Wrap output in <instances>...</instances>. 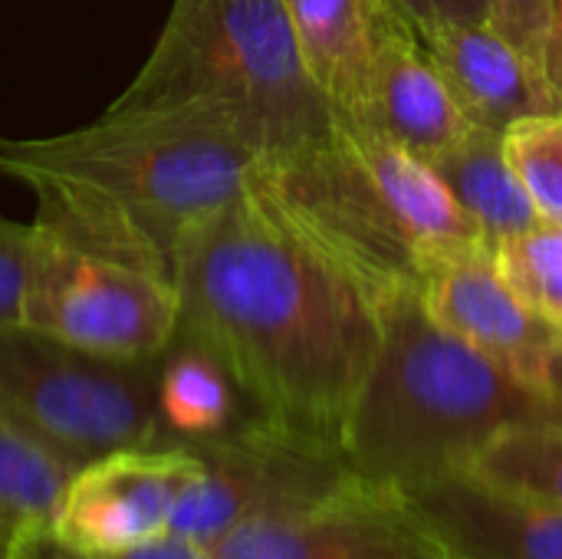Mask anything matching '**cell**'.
I'll return each mask as SVG.
<instances>
[{"mask_svg":"<svg viewBox=\"0 0 562 559\" xmlns=\"http://www.w3.org/2000/svg\"><path fill=\"white\" fill-rule=\"evenodd\" d=\"M191 448L201 455V471L184 491L168 534L201 547L217 544L263 511L313 501L349 474L339 451L260 415L237 422L217 438L191 441Z\"/></svg>","mask_w":562,"mask_h":559,"instance_id":"cell-9","label":"cell"},{"mask_svg":"<svg viewBox=\"0 0 562 559\" xmlns=\"http://www.w3.org/2000/svg\"><path fill=\"white\" fill-rule=\"evenodd\" d=\"M23 559H214V554L201 544H191L184 537H158L151 544L142 547H128V550H115V554H76L59 547L49 534L40 537H26L23 540Z\"/></svg>","mask_w":562,"mask_h":559,"instance_id":"cell-23","label":"cell"},{"mask_svg":"<svg viewBox=\"0 0 562 559\" xmlns=\"http://www.w3.org/2000/svg\"><path fill=\"white\" fill-rule=\"evenodd\" d=\"M0 559H23V537L0 521Z\"/></svg>","mask_w":562,"mask_h":559,"instance_id":"cell-26","label":"cell"},{"mask_svg":"<svg viewBox=\"0 0 562 559\" xmlns=\"http://www.w3.org/2000/svg\"><path fill=\"white\" fill-rule=\"evenodd\" d=\"M254 188L372 300L395 287H422L425 264L339 119L323 142L263 161Z\"/></svg>","mask_w":562,"mask_h":559,"instance_id":"cell-6","label":"cell"},{"mask_svg":"<svg viewBox=\"0 0 562 559\" xmlns=\"http://www.w3.org/2000/svg\"><path fill=\"white\" fill-rule=\"evenodd\" d=\"M547 72H550V82H553V89L560 92L562 99V0H557V7H553V33H550Z\"/></svg>","mask_w":562,"mask_h":559,"instance_id":"cell-25","label":"cell"},{"mask_svg":"<svg viewBox=\"0 0 562 559\" xmlns=\"http://www.w3.org/2000/svg\"><path fill=\"white\" fill-rule=\"evenodd\" d=\"M349 122L379 128L425 161H435L474 128L408 23L385 36L372 66L366 105L359 119Z\"/></svg>","mask_w":562,"mask_h":559,"instance_id":"cell-13","label":"cell"},{"mask_svg":"<svg viewBox=\"0 0 562 559\" xmlns=\"http://www.w3.org/2000/svg\"><path fill=\"white\" fill-rule=\"evenodd\" d=\"M198 471L201 455L181 441H151L89 461L69 478L49 537L76 554H115L168 537Z\"/></svg>","mask_w":562,"mask_h":559,"instance_id":"cell-10","label":"cell"},{"mask_svg":"<svg viewBox=\"0 0 562 559\" xmlns=\"http://www.w3.org/2000/svg\"><path fill=\"white\" fill-rule=\"evenodd\" d=\"M263 161L234 122L198 109L109 105L76 132L0 138V175L36 198V231L168 280L188 231L237 201Z\"/></svg>","mask_w":562,"mask_h":559,"instance_id":"cell-2","label":"cell"},{"mask_svg":"<svg viewBox=\"0 0 562 559\" xmlns=\"http://www.w3.org/2000/svg\"><path fill=\"white\" fill-rule=\"evenodd\" d=\"M237 382L198 339L178 333L158 359V441H204L231 432L237 418Z\"/></svg>","mask_w":562,"mask_h":559,"instance_id":"cell-16","label":"cell"},{"mask_svg":"<svg viewBox=\"0 0 562 559\" xmlns=\"http://www.w3.org/2000/svg\"><path fill=\"white\" fill-rule=\"evenodd\" d=\"M122 109H198L234 122L263 155L323 142L336 112L310 79L283 0H175Z\"/></svg>","mask_w":562,"mask_h":559,"instance_id":"cell-4","label":"cell"},{"mask_svg":"<svg viewBox=\"0 0 562 559\" xmlns=\"http://www.w3.org/2000/svg\"><path fill=\"white\" fill-rule=\"evenodd\" d=\"M379 343L342 428L352 474L402 491L468 471L504 432L562 422V402L438 326L418 287L375 297Z\"/></svg>","mask_w":562,"mask_h":559,"instance_id":"cell-3","label":"cell"},{"mask_svg":"<svg viewBox=\"0 0 562 559\" xmlns=\"http://www.w3.org/2000/svg\"><path fill=\"white\" fill-rule=\"evenodd\" d=\"M178 333L207 346L254 415L342 455L379 343L372 293L250 185L178 250Z\"/></svg>","mask_w":562,"mask_h":559,"instance_id":"cell-1","label":"cell"},{"mask_svg":"<svg viewBox=\"0 0 562 559\" xmlns=\"http://www.w3.org/2000/svg\"><path fill=\"white\" fill-rule=\"evenodd\" d=\"M461 112L494 132L562 109L550 76L487 23H448L422 36Z\"/></svg>","mask_w":562,"mask_h":559,"instance_id":"cell-12","label":"cell"},{"mask_svg":"<svg viewBox=\"0 0 562 559\" xmlns=\"http://www.w3.org/2000/svg\"><path fill=\"white\" fill-rule=\"evenodd\" d=\"M33 224L0 221V329L20 326Z\"/></svg>","mask_w":562,"mask_h":559,"instance_id":"cell-22","label":"cell"},{"mask_svg":"<svg viewBox=\"0 0 562 559\" xmlns=\"http://www.w3.org/2000/svg\"><path fill=\"white\" fill-rule=\"evenodd\" d=\"M175 280L33 227L20 326L119 362H151L178 336Z\"/></svg>","mask_w":562,"mask_h":559,"instance_id":"cell-7","label":"cell"},{"mask_svg":"<svg viewBox=\"0 0 562 559\" xmlns=\"http://www.w3.org/2000/svg\"><path fill=\"white\" fill-rule=\"evenodd\" d=\"M507 287L557 333H562V227L537 224L491 247Z\"/></svg>","mask_w":562,"mask_h":559,"instance_id":"cell-19","label":"cell"},{"mask_svg":"<svg viewBox=\"0 0 562 559\" xmlns=\"http://www.w3.org/2000/svg\"><path fill=\"white\" fill-rule=\"evenodd\" d=\"M418 40L448 23H487V0H389Z\"/></svg>","mask_w":562,"mask_h":559,"instance_id":"cell-24","label":"cell"},{"mask_svg":"<svg viewBox=\"0 0 562 559\" xmlns=\"http://www.w3.org/2000/svg\"><path fill=\"white\" fill-rule=\"evenodd\" d=\"M428 165L445 178L461 208L477 221L491 247L510 234L540 224V214L507 158L504 132L474 125L458 145H451Z\"/></svg>","mask_w":562,"mask_h":559,"instance_id":"cell-15","label":"cell"},{"mask_svg":"<svg viewBox=\"0 0 562 559\" xmlns=\"http://www.w3.org/2000/svg\"><path fill=\"white\" fill-rule=\"evenodd\" d=\"M76 468L0 412V521L23 540L49 534Z\"/></svg>","mask_w":562,"mask_h":559,"instance_id":"cell-17","label":"cell"},{"mask_svg":"<svg viewBox=\"0 0 562 559\" xmlns=\"http://www.w3.org/2000/svg\"><path fill=\"white\" fill-rule=\"evenodd\" d=\"M468 471L491 484L562 507V422L504 432L474 458Z\"/></svg>","mask_w":562,"mask_h":559,"instance_id":"cell-18","label":"cell"},{"mask_svg":"<svg viewBox=\"0 0 562 559\" xmlns=\"http://www.w3.org/2000/svg\"><path fill=\"white\" fill-rule=\"evenodd\" d=\"M207 550L214 559H458L408 491L352 471L313 501L237 524Z\"/></svg>","mask_w":562,"mask_h":559,"instance_id":"cell-8","label":"cell"},{"mask_svg":"<svg viewBox=\"0 0 562 559\" xmlns=\"http://www.w3.org/2000/svg\"><path fill=\"white\" fill-rule=\"evenodd\" d=\"M0 412L82 468L158 441V359H102L10 326L0 329Z\"/></svg>","mask_w":562,"mask_h":559,"instance_id":"cell-5","label":"cell"},{"mask_svg":"<svg viewBox=\"0 0 562 559\" xmlns=\"http://www.w3.org/2000/svg\"><path fill=\"white\" fill-rule=\"evenodd\" d=\"M553 7H557V0H487V26H494L537 69L547 72Z\"/></svg>","mask_w":562,"mask_h":559,"instance_id":"cell-21","label":"cell"},{"mask_svg":"<svg viewBox=\"0 0 562 559\" xmlns=\"http://www.w3.org/2000/svg\"><path fill=\"white\" fill-rule=\"evenodd\" d=\"M458 559H562V507L471 471L408 488Z\"/></svg>","mask_w":562,"mask_h":559,"instance_id":"cell-11","label":"cell"},{"mask_svg":"<svg viewBox=\"0 0 562 559\" xmlns=\"http://www.w3.org/2000/svg\"><path fill=\"white\" fill-rule=\"evenodd\" d=\"M296 49L339 119H359L385 36L405 20L389 0H283Z\"/></svg>","mask_w":562,"mask_h":559,"instance_id":"cell-14","label":"cell"},{"mask_svg":"<svg viewBox=\"0 0 562 559\" xmlns=\"http://www.w3.org/2000/svg\"><path fill=\"white\" fill-rule=\"evenodd\" d=\"M504 148L540 221L562 227V109L514 122Z\"/></svg>","mask_w":562,"mask_h":559,"instance_id":"cell-20","label":"cell"}]
</instances>
